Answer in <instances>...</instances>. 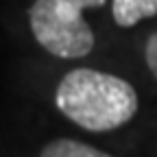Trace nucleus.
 Returning a JSON list of instances; mask_svg holds the SVG:
<instances>
[{
    "label": "nucleus",
    "instance_id": "obj_6",
    "mask_svg": "<svg viewBox=\"0 0 157 157\" xmlns=\"http://www.w3.org/2000/svg\"><path fill=\"white\" fill-rule=\"evenodd\" d=\"M66 5H70L72 9H76V11H85V9H98V7H103L107 0H63Z\"/></svg>",
    "mask_w": 157,
    "mask_h": 157
},
{
    "label": "nucleus",
    "instance_id": "obj_3",
    "mask_svg": "<svg viewBox=\"0 0 157 157\" xmlns=\"http://www.w3.org/2000/svg\"><path fill=\"white\" fill-rule=\"evenodd\" d=\"M157 15V0H111V17L120 29H131Z\"/></svg>",
    "mask_w": 157,
    "mask_h": 157
},
{
    "label": "nucleus",
    "instance_id": "obj_4",
    "mask_svg": "<svg viewBox=\"0 0 157 157\" xmlns=\"http://www.w3.org/2000/svg\"><path fill=\"white\" fill-rule=\"evenodd\" d=\"M39 157H116L107 151H101L96 146H90L78 140H68V137H59V140L48 142Z\"/></svg>",
    "mask_w": 157,
    "mask_h": 157
},
{
    "label": "nucleus",
    "instance_id": "obj_2",
    "mask_svg": "<svg viewBox=\"0 0 157 157\" xmlns=\"http://www.w3.org/2000/svg\"><path fill=\"white\" fill-rule=\"evenodd\" d=\"M29 22L37 44L59 59L87 57L96 44L94 31L83 13L63 0H35Z\"/></svg>",
    "mask_w": 157,
    "mask_h": 157
},
{
    "label": "nucleus",
    "instance_id": "obj_5",
    "mask_svg": "<svg viewBox=\"0 0 157 157\" xmlns=\"http://www.w3.org/2000/svg\"><path fill=\"white\" fill-rule=\"evenodd\" d=\"M144 59H146V66H148L151 74L157 78V31L146 39V46H144Z\"/></svg>",
    "mask_w": 157,
    "mask_h": 157
},
{
    "label": "nucleus",
    "instance_id": "obj_1",
    "mask_svg": "<svg viewBox=\"0 0 157 157\" xmlns=\"http://www.w3.org/2000/svg\"><path fill=\"white\" fill-rule=\"evenodd\" d=\"M57 109L92 133L120 129L137 113V92L122 76L76 68L61 76L55 92Z\"/></svg>",
    "mask_w": 157,
    "mask_h": 157
}]
</instances>
